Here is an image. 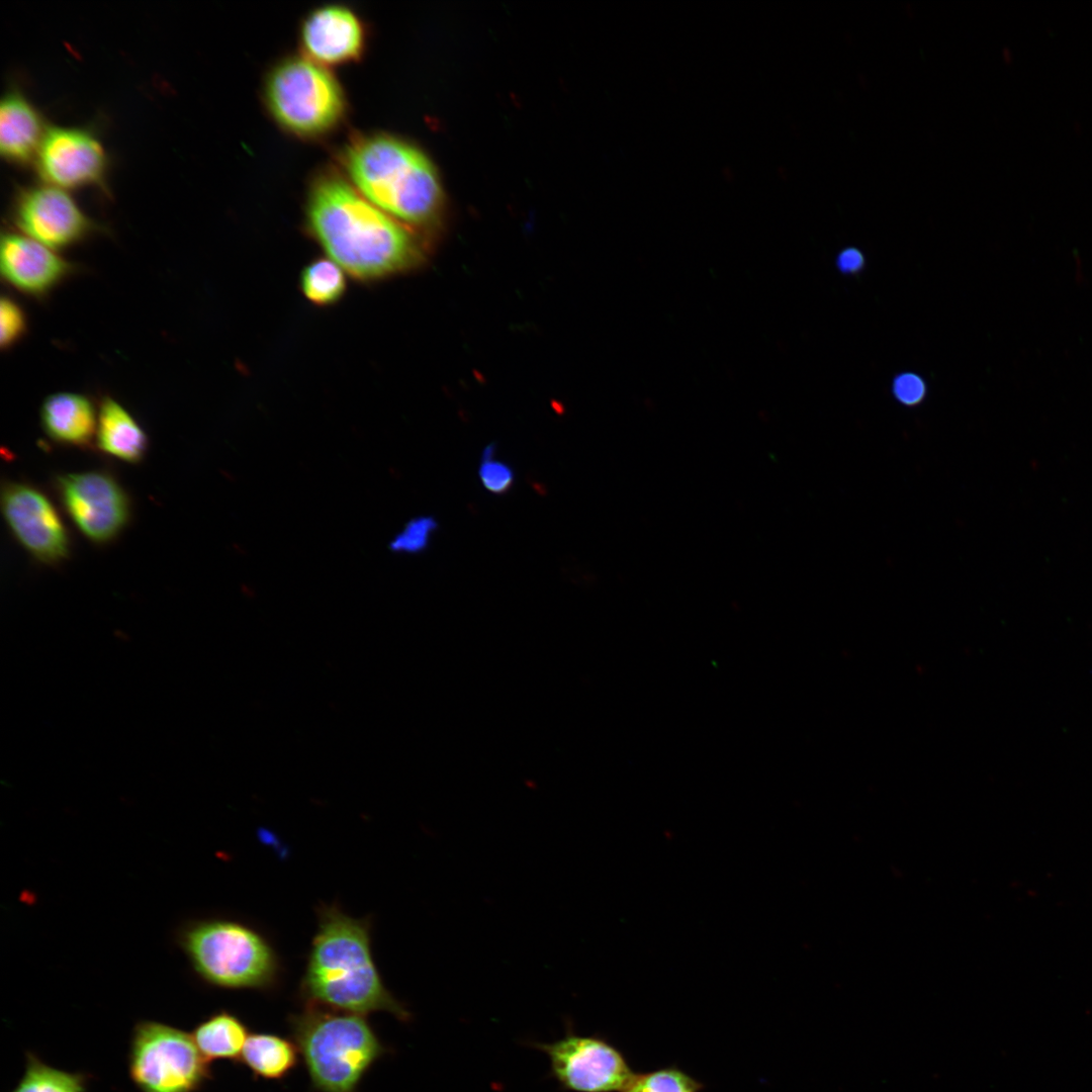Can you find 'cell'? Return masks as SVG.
<instances>
[{"label": "cell", "instance_id": "cell-10", "mask_svg": "<svg viewBox=\"0 0 1092 1092\" xmlns=\"http://www.w3.org/2000/svg\"><path fill=\"white\" fill-rule=\"evenodd\" d=\"M56 484L67 514L90 540L107 542L126 524L127 496L109 474L68 473L58 476Z\"/></svg>", "mask_w": 1092, "mask_h": 1092}, {"label": "cell", "instance_id": "cell-26", "mask_svg": "<svg viewBox=\"0 0 1092 1092\" xmlns=\"http://www.w3.org/2000/svg\"><path fill=\"white\" fill-rule=\"evenodd\" d=\"M478 475L485 489L495 494L508 492L515 480L512 468L508 464L494 460L493 458L481 461Z\"/></svg>", "mask_w": 1092, "mask_h": 1092}, {"label": "cell", "instance_id": "cell-21", "mask_svg": "<svg viewBox=\"0 0 1092 1092\" xmlns=\"http://www.w3.org/2000/svg\"><path fill=\"white\" fill-rule=\"evenodd\" d=\"M86 1078L51 1067L33 1054H26L25 1071L12 1092H85Z\"/></svg>", "mask_w": 1092, "mask_h": 1092}, {"label": "cell", "instance_id": "cell-5", "mask_svg": "<svg viewBox=\"0 0 1092 1092\" xmlns=\"http://www.w3.org/2000/svg\"><path fill=\"white\" fill-rule=\"evenodd\" d=\"M261 98L279 128L305 141L330 135L348 114L347 95L338 77L301 53L286 55L268 69Z\"/></svg>", "mask_w": 1092, "mask_h": 1092}, {"label": "cell", "instance_id": "cell-14", "mask_svg": "<svg viewBox=\"0 0 1092 1092\" xmlns=\"http://www.w3.org/2000/svg\"><path fill=\"white\" fill-rule=\"evenodd\" d=\"M35 160L41 178L62 189L100 183L107 163L102 145L90 131L61 126L46 130Z\"/></svg>", "mask_w": 1092, "mask_h": 1092}, {"label": "cell", "instance_id": "cell-1", "mask_svg": "<svg viewBox=\"0 0 1092 1092\" xmlns=\"http://www.w3.org/2000/svg\"><path fill=\"white\" fill-rule=\"evenodd\" d=\"M303 229L327 257L362 283L406 273L426 259L419 234L365 198L333 167L317 170L308 182Z\"/></svg>", "mask_w": 1092, "mask_h": 1092}, {"label": "cell", "instance_id": "cell-16", "mask_svg": "<svg viewBox=\"0 0 1092 1092\" xmlns=\"http://www.w3.org/2000/svg\"><path fill=\"white\" fill-rule=\"evenodd\" d=\"M97 418L90 398L77 392H55L40 406L46 433L57 442L70 445H88L96 431Z\"/></svg>", "mask_w": 1092, "mask_h": 1092}, {"label": "cell", "instance_id": "cell-11", "mask_svg": "<svg viewBox=\"0 0 1092 1092\" xmlns=\"http://www.w3.org/2000/svg\"><path fill=\"white\" fill-rule=\"evenodd\" d=\"M4 519L17 541L38 561L55 564L67 557L69 538L56 509L35 487L7 482L2 487Z\"/></svg>", "mask_w": 1092, "mask_h": 1092}, {"label": "cell", "instance_id": "cell-15", "mask_svg": "<svg viewBox=\"0 0 1092 1092\" xmlns=\"http://www.w3.org/2000/svg\"><path fill=\"white\" fill-rule=\"evenodd\" d=\"M46 130L33 105L17 90L0 104V151L9 162L24 164L36 156Z\"/></svg>", "mask_w": 1092, "mask_h": 1092}, {"label": "cell", "instance_id": "cell-25", "mask_svg": "<svg viewBox=\"0 0 1092 1092\" xmlns=\"http://www.w3.org/2000/svg\"><path fill=\"white\" fill-rule=\"evenodd\" d=\"M891 391L900 404L916 406L926 397L927 384L920 374L913 371H904L893 378Z\"/></svg>", "mask_w": 1092, "mask_h": 1092}, {"label": "cell", "instance_id": "cell-13", "mask_svg": "<svg viewBox=\"0 0 1092 1092\" xmlns=\"http://www.w3.org/2000/svg\"><path fill=\"white\" fill-rule=\"evenodd\" d=\"M79 270V265L33 239L18 232L2 233L1 279L22 295L44 299Z\"/></svg>", "mask_w": 1092, "mask_h": 1092}, {"label": "cell", "instance_id": "cell-12", "mask_svg": "<svg viewBox=\"0 0 1092 1092\" xmlns=\"http://www.w3.org/2000/svg\"><path fill=\"white\" fill-rule=\"evenodd\" d=\"M368 40L369 30L363 17L342 3L312 8L301 19L298 29L300 53L329 68L362 59Z\"/></svg>", "mask_w": 1092, "mask_h": 1092}, {"label": "cell", "instance_id": "cell-19", "mask_svg": "<svg viewBox=\"0 0 1092 1092\" xmlns=\"http://www.w3.org/2000/svg\"><path fill=\"white\" fill-rule=\"evenodd\" d=\"M295 1042L272 1033L249 1034L240 1061L255 1076L277 1080L285 1077L298 1062Z\"/></svg>", "mask_w": 1092, "mask_h": 1092}, {"label": "cell", "instance_id": "cell-6", "mask_svg": "<svg viewBox=\"0 0 1092 1092\" xmlns=\"http://www.w3.org/2000/svg\"><path fill=\"white\" fill-rule=\"evenodd\" d=\"M179 943L196 974L210 985L266 990L278 981L280 963L274 948L260 932L243 923L194 921L180 931Z\"/></svg>", "mask_w": 1092, "mask_h": 1092}, {"label": "cell", "instance_id": "cell-18", "mask_svg": "<svg viewBox=\"0 0 1092 1092\" xmlns=\"http://www.w3.org/2000/svg\"><path fill=\"white\" fill-rule=\"evenodd\" d=\"M191 1035L210 1063L214 1060L240 1061L249 1036L247 1026L235 1014L222 1010L198 1023Z\"/></svg>", "mask_w": 1092, "mask_h": 1092}, {"label": "cell", "instance_id": "cell-20", "mask_svg": "<svg viewBox=\"0 0 1092 1092\" xmlns=\"http://www.w3.org/2000/svg\"><path fill=\"white\" fill-rule=\"evenodd\" d=\"M347 283L346 272L329 257L311 260L303 267L299 277L301 293L318 307L338 303L347 291Z\"/></svg>", "mask_w": 1092, "mask_h": 1092}, {"label": "cell", "instance_id": "cell-17", "mask_svg": "<svg viewBox=\"0 0 1092 1092\" xmlns=\"http://www.w3.org/2000/svg\"><path fill=\"white\" fill-rule=\"evenodd\" d=\"M97 415L99 448L126 462H139L146 450L147 437L129 412L116 399L104 396Z\"/></svg>", "mask_w": 1092, "mask_h": 1092}, {"label": "cell", "instance_id": "cell-8", "mask_svg": "<svg viewBox=\"0 0 1092 1092\" xmlns=\"http://www.w3.org/2000/svg\"><path fill=\"white\" fill-rule=\"evenodd\" d=\"M547 1055L552 1076L573 1092H621L634 1072L624 1055L606 1039L566 1033L536 1045Z\"/></svg>", "mask_w": 1092, "mask_h": 1092}, {"label": "cell", "instance_id": "cell-9", "mask_svg": "<svg viewBox=\"0 0 1092 1092\" xmlns=\"http://www.w3.org/2000/svg\"><path fill=\"white\" fill-rule=\"evenodd\" d=\"M18 233L58 252L101 231L64 189L38 185L18 192L10 212Z\"/></svg>", "mask_w": 1092, "mask_h": 1092}, {"label": "cell", "instance_id": "cell-22", "mask_svg": "<svg viewBox=\"0 0 1092 1092\" xmlns=\"http://www.w3.org/2000/svg\"><path fill=\"white\" fill-rule=\"evenodd\" d=\"M703 1084L676 1067L634 1073L621 1092H700Z\"/></svg>", "mask_w": 1092, "mask_h": 1092}, {"label": "cell", "instance_id": "cell-24", "mask_svg": "<svg viewBox=\"0 0 1092 1092\" xmlns=\"http://www.w3.org/2000/svg\"><path fill=\"white\" fill-rule=\"evenodd\" d=\"M438 528L433 517L421 516L408 521L392 538L389 548L395 553L417 554L426 550Z\"/></svg>", "mask_w": 1092, "mask_h": 1092}, {"label": "cell", "instance_id": "cell-3", "mask_svg": "<svg viewBox=\"0 0 1092 1092\" xmlns=\"http://www.w3.org/2000/svg\"><path fill=\"white\" fill-rule=\"evenodd\" d=\"M340 171L369 201L410 226L438 218L443 191L436 169L418 147L380 130L355 132L337 154Z\"/></svg>", "mask_w": 1092, "mask_h": 1092}, {"label": "cell", "instance_id": "cell-7", "mask_svg": "<svg viewBox=\"0 0 1092 1092\" xmlns=\"http://www.w3.org/2000/svg\"><path fill=\"white\" fill-rule=\"evenodd\" d=\"M128 1070L142 1092H196L211 1077L191 1033L152 1020L133 1028Z\"/></svg>", "mask_w": 1092, "mask_h": 1092}, {"label": "cell", "instance_id": "cell-2", "mask_svg": "<svg viewBox=\"0 0 1092 1092\" xmlns=\"http://www.w3.org/2000/svg\"><path fill=\"white\" fill-rule=\"evenodd\" d=\"M300 993L307 1005L365 1015L386 1011L407 1021L408 1010L385 987L371 951V922L336 905L317 911Z\"/></svg>", "mask_w": 1092, "mask_h": 1092}, {"label": "cell", "instance_id": "cell-23", "mask_svg": "<svg viewBox=\"0 0 1092 1092\" xmlns=\"http://www.w3.org/2000/svg\"><path fill=\"white\" fill-rule=\"evenodd\" d=\"M27 333L28 317L25 309L13 296L3 293L0 300L1 350L10 351Z\"/></svg>", "mask_w": 1092, "mask_h": 1092}, {"label": "cell", "instance_id": "cell-4", "mask_svg": "<svg viewBox=\"0 0 1092 1092\" xmlns=\"http://www.w3.org/2000/svg\"><path fill=\"white\" fill-rule=\"evenodd\" d=\"M289 1021L312 1085L321 1092H357L363 1076L385 1053L364 1015L307 1005Z\"/></svg>", "mask_w": 1092, "mask_h": 1092}, {"label": "cell", "instance_id": "cell-27", "mask_svg": "<svg viewBox=\"0 0 1092 1092\" xmlns=\"http://www.w3.org/2000/svg\"><path fill=\"white\" fill-rule=\"evenodd\" d=\"M836 267L842 274H856L860 272L866 266V257L863 253L854 247H847L837 254Z\"/></svg>", "mask_w": 1092, "mask_h": 1092}]
</instances>
